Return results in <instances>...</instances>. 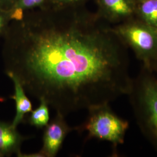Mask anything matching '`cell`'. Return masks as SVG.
Wrapping results in <instances>:
<instances>
[{"mask_svg":"<svg viewBox=\"0 0 157 157\" xmlns=\"http://www.w3.org/2000/svg\"><path fill=\"white\" fill-rule=\"evenodd\" d=\"M11 19L10 12L8 15H4V14L0 13V34L4 32L7 25V21Z\"/></svg>","mask_w":157,"mask_h":157,"instance_id":"13","label":"cell"},{"mask_svg":"<svg viewBox=\"0 0 157 157\" xmlns=\"http://www.w3.org/2000/svg\"><path fill=\"white\" fill-rule=\"evenodd\" d=\"M17 157H45L44 154L40 151L36 152V153H32V154H23L22 152L19 153L17 155Z\"/></svg>","mask_w":157,"mask_h":157,"instance_id":"14","label":"cell"},{"mask_svg":"<svg viewBox=\"0 0 157 157\" xmlns=\"http://www.w3.org/2000/svg\"><path fill=\"white\" fill-rule=\"evenodd\" d=\"M4 100V98H1V97H0V101L1 102H2V101H3Z\"/></svg>","mask_w":157,"mask_h":157,"instance_id":"17","label":"cell"},{"mask_svg":"<svg viewBox=\"0 0 157 157\" xmlns=\"http://www.w3.org/2000/svg\"><path fill=\"white\" fill-rule=\"evenodd\" d=\"M140 132L157 152V75L141 65L128 94Z\"/></svg>","mask_w":157,"mask_h":157,"instance_id":"2","label":"cell"},{"mask_svg":"<svg viewBox=\"0 0 157 157\" xmlns=\"http://www.w3.org/2000/svg\"><path fill=\"white\" fill-rule=\"evenodd\" d=\"M101 17L112 22L128 19L136 13L133 0H95Z\"/></svg>","mask_w":157,"mask_h":157,"instance_id":"6","label":"cell"},{"mask_svg":"<svg viewBox=\"0 0 157 157\" xmlns=\"http://www.w3.org/2000/svg\"><path fill=\"white\" fill-rule=\"evenodd\" d=\"M150 68H151L152 70L155 72L157 75V61L154 62L150 66Z\"/></svg>","mask_w":157,"mask_h":157,"instance_id":"15","label":"cell"},{"mask_svg":"<svg viewBox=\"0 0 157 157\" xmlns=\"http://www.w3.org/2000/svg\"><path fill=\"white\" fill-rule=\"evenodd\" d=\"M51 10L16 21L4 52L6 74L65 117L128 95L126 46L111 28L82 12Z\"/></svg>","mask_w":157,"mask_h":157,"instance_id":"1","label":"cell"},{"mask_svg":"<svg viewBox=\"0 0 157 157\" xmlns=\"http://www.w3.org/2000/svg\"><path fill=\"white\" fill-rule=\"evenodd\" d=\"M65 117L59 113L45 127L43 136V147L40 150L45 157L56 156L67 135L75 130L67 124Z\"/></svg>","mask_w":157,"mask_h":157,"instance_id":"5","label":"cell"},{"mask_svg":"<svg viewBox=\"0 0 157 157\" xmlns=\"http://www.w3.org/2000/svg\"><path fill=\"white\" fill-rule=\"evenodd\" d=\"M86 121L75 130L87 132V138L105 141L112 144L115 152L118 146L124 143L129 122L113 112L109 104H104L87 110Z\"/></svg>","mask_w":157,"mask_h":157,"instance_id":"3","label":"cell"},{"mask_svg":"<svg viewBox=\"0 0 157 157\" xmlns=\"http://www.w3.org/2000/svg\"><path fill=\"white\" fill-rule=\"evenodd\" d=\"M139 21L157 30V0H140L136 3Z\"/></svg>","mask_w":157,"mask_h":157,"instance_id":"9","label":"cell"},{"mask_svg":"<svg viewBox=\"0 0 157 157\" xmlns=\"http://www.w3.org/2000/svg\"><path fill=\"white\" fill-rule=\"evenodd\" d=\"M16 0H0V3H11L12 7L14 6Z\"/></svg>","mask_w":157,"mask_h":157,"instance_id":"16","label":"cell"},{"mask_svg":"<svg viewBox=\"0 0 157 157\" xmlns=\"http://www.w3.org/2000/svg\"><path fill=\"white\" fill-rule=\"evenodd\" d=\"M6 75L12 81L14 86L13 95L10 96V98L15 102L16 113L12 124L14 127L17 128L19 124L25 122V115L32 112L33 107L31 101L26 94V91L18 79L12 73H7Z\"/></svg>","mask_w":157,"mask_h":157,"instance_id":"8","label":"cell"},{"mask_svg":"<svg viewBox=\"0 0 157 157\" xmlns=\"http://www.w3.org/2000/svg\"><path fill=\"white\" fill-rule=\"evenodd\" d=\"M30 139L21 135L12 124L0 121V152L5 156L20 153L23 141Z\"/></svg>","mask_w":157,"mask_h":157,"instance_id":"7","label":"cell"},{"mask_svg":"<svg viewBox=\"0 0 157 157\" xmlns=\"http://www.w3.org/2000/svg\"><path fill=\"white\" fill-rule=\"evenodd\" d=\"M133 1H135V2H136H136H138V1H140V0H133Z\"/></svg>","mask_w":157,"mask_h":157,"instance_id":"19","label":"cell"},{"mask_svg":"<svg viewBox=\"0 0 157 157\" xmlns=\"http://www.w3.org/2000/svg\"><path fill=\"white\" fill-rule=\"evenodd\" d=\"M40 104L35 110L32 111L28 122L31 126L37 129L45 128L49 122L50 112L48 105L43 100H40Z\"/></svg>","mask_w":157,"mask_h":157,"instance_id":"10","label":"cell"},{"mask_svg":"<svg viewBox=\"0 0 157 157\" xmlns=\"http://www.w3.org/2000/svg\"><path fill=\"white\" fill-rule=\"evenodd\" d=\"M54 8L60 9L77 5L84 0H48Z\"/></svg>","mask_w":157,"mask_h":157,"instance_id":"12","label":"cell"},{"mask_svg":"<svg viewBox=\"0 0 157 157\" xmlns=\"http://www.w3.org/2000/svg\"><path fill=\"white\" fill-rule=\"evenodd\" d=\"M4 157V155H2V154H1V152H0V157Z\"/></svg>","mask_w":157,"mask_h":157,"instance_id":"18","label":"cell"},{"mask_svg":"<svg viewBox=\"0 0 157 157\" xmlns=\"http://www.w3.org/2000/svg\"><path fill=\"white\" fill-rule=\"evenodd\" d=\"M45 1L46 0H16L12 8H17L25 11L43 6Z\"/></svg>","mask_w":157,"mask_h":157,"instance_id":"11","label":"cell"},{"mask_svg":"<svg viewBox=\"0 0 157 157\" xmlns=\"http://www.w3.org/2000/svg\"><path fill=\"white\" fill-rule=\"evenodd\" d=\"M141 65L150 67L157 61V30L140 21H127L111 28Z\"/></svg>","mask_w":157,"mask_h":157,"instance_id":"4","label":"cell"}]
</instances>
